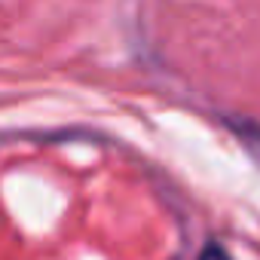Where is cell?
<instances>
[{"instance_id": "6da1fadb", "label": "cell", "mask_w": 260, "mask_h": 260, "mask_svg": "<svg viewBox=\"0 0 260 260\" xmlns=\"http://www.w3.org/2000/svg\"><path fill=\"white\" fill-rule=\"evenodd\" d=\"M196 260H230V254H226V248H223V245H217V242H208Z\"/></svg>"}]
</instances>
